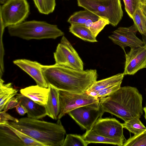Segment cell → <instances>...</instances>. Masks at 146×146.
Listing matches in <instances>:
<instances>
[{
  "label": "cell",
  "mask_w": 146,
  "mask_h": 146,
  "mask_svg": "<svg viewBox=\"0 0 146 146\" xmlns=\"http://www.w3.org/2000/svg\"><path fill=\"white\" fill-rule=\"evenodd\" d=\"M138 31L134 24L127 27H119L114 31L109 38L115 44L120 46L124 50L127 47L131 48L142 46L143 41L137 37Z\"/></svg>",
  "instance_id": "30bf717a"
},
{
  "label": "cell",
  "mask_w": 146,
  "mask_h": 146,
  "mask_svg": "<svg viewBox=\"0 0 146 146\" xmlns=\"http://www.w3.org/2000/svg\"><path fill=\"white\" fill-rule=\"evenodd\" d=\"M35 5L41 13L48 15L52 13L56 5L55 0H33Z\"/></svg>",
  "instance_id": "d4e9b609"
},
{
  "label": "cell",
  "mask_w": 146,
  "mask_h": 146,
  "mask_svg": "<svg viewBox=\"0 0 146 146\" xmlns=\"http://www.w3.org/2000/svg\"><path fill=\"white\" fill-rule=\"evenodd\" d=\"M100 17L95 18H90L88 19L86 21L84 25L87 27L89 28L93 24L97 21Z\"/></svg>",
  "instance_id": "e575fe53"
},
{
  "label": "cell",
  "mask_w": 146,
  "mask_h": 146,
  "mask_svg": "<svg viewBox=\"0 0 146 146\" xmlns=\"http://www.w3.org/2000/svg\"><path fill=\"white\" fill-rule=\"evenodd\" d=\"M125 75H133L139 70L146 68V45L131 48L125 53Z\"/></svg>",
  "instance_id": "8fae6325"
},
{
  "label": "cell",
  "mask_w": 146,
  "mask_h": 146,
  "mask_svg": "<svg viewBox=\"0 0 146 146\" xmlns=\"http://www.w3.org/2000/svg\"><path fill=\"white\" fill-rule=\"evenodd\" d=\"M0 18L5 27L19 24L27 18L30 6L27 0H9L0 7Z\"/></svg>",
  "instance_id": "8992f818"
},
{
  "label": "cell",
  "mask_w": 146,
  "mask_h": 146,
  "mask_svg": "<svg viewBox=\"0 0 146 146\" xmlns=\"http://www.w3.org/2000/svg\"><path fill=\"white\" fill-rule=\"evenodd\" d=\"M121 83L120 82L111 85L90 95L99 99L107 97L118 90L121 87Z\"/></svg>",
  "instance_id": "f1b7e54d"
},
{
  "label": "cell",
  "mask_w": 146,
  "mask_h": 146,
  "mask_svg": "<svg viewBox=\"0 0 146 146\" xmlns=\"http://www.w3.org/2000/svg\"><path fill=\"white\" fill-rule=\"evenodd\" d=\"M9 0H0V3L1 4H4L6 3Z\"/></svg>",
  "instance_id": "74e56055"
},
{
  "label": "cell",
  "mask_w": 146,
  "mask_h": 146,
  "mask_svg": "<svg viewBox=\"0 0 146 146\" xmlns=\"http://www.w3.org/2000/svg\"><path fill=\"white\" fill-rule=\"evenodd\" d=\"M124 76L123 73H118L100 80H96L90 87L86 92L90 95L111 85L122 82Z\"/></svg>",
  "instance_id": "d6986e66"
},
{
  "label": "cell",
  "mask_w": 146,
  "mask_h": 146,
  "mask_svg": "<svg viewBox=\"0 0 146 146\" xmlns=\"http://www.w3.org/2000/svg\"><path fill=\"white\" fill-rule=\"evenodd\" d=\"M134 25L142 35L146 36V17L139 7L135 11L133 19Z\"/></svg>",
  "instance_id": "cb8c5ba5"
},
{
  "label": "cell",
  "mask_w": 146,
  "mask_h": 146,
  "mask_svg": "<svg viewBox=\"0 0 146 146\" xmlns=\"http://www.w3.org/2000/svg\"><path fill=\"white\" fill-rule=\"evenodd\" d=\"M15 108L17 113L20 115H23L27 112L26 108L20 104Z\"/></svg>",
  "instance_id": "836d02e7"
},
{
  "label": "cell",
  "mask_w": 146,
  "mask_h": 146,
  "mask_svg": "<svg viewBox=\"0 0 146 146\" xmlns=\"http://www.w3.org/2000/svg\"><path fill=\"white\" fill-rule=\"evenodd\" d=\"M143 110L145 112L144 117L146 121V106L143 108Z\"/></svg>",
  "instance_id": "f35d334b"
},
{
  "label": "cell",
  "mask_w": 146,
  "mask_h": 146,
  "mask_svg": "<svg viewBox=\"0 0 146 146\" xmlns=\"http://www.w3.org/2000/svg\"><path fill=\"white\" fill-rule=\"evenodd\" d=\"M20 104L17 98L13 97L10 99L5 106L3 111H7L8 110L16 108Z\"/></svg>",
  "instance_id": "d6a6232c"
},
{
  "label": "cell",
  "mask_w": 146,
  "mask_h": 146,
  "mask_svg": "<svg viewBox=\"0 0 146 146\" xmlns=\"http://www.w3.org/2000/svg\"><path fill=\"white\" fill-rule=\"evenodd\" d=\"M20 93L35 102L45 106L48 101L49 89L38 85L30 86L20 90Z\"/></svg>",
  "instance_id": "9a60e30c"
},
{
  "label": "cell",
  "mask_w": 146,
  "mask_h": 146,
  "mask_svg": "<svg viewBox=\"0 0 146 146\" xmlns=\"http://www.w3.org/2000/svg\"><path fill=\"white\" fill-rule=\"evenodd\" d=\"M48 97L45 105L47 115L52 119L57 120L60 112L59 90L50 84L48 85Z\"/></svg>",
  "instance_id": "2e32d148"
},
{
  "label": "cell",
  "mask_w": 146,
  "mask_h": 146,
  "mask_svg": "<svg viewBox=\"0 0 146 146\" xmlns=\"http://www.w3.org/2000/svg\"><path fill=\"white\" fill-rule=\"evenodd\" d=\"M4 81L0 79V111H2L8 101L17 95L18 90L14 88L11 83L4 84Z\"/></svg>",
  "instance_id": "ffe728a7"
},
{
  "label": "cell",
  "mask_w": 146,
  "mask_h": 146,
  "mask_svg": "<svg viewBox=\"0 0 146 146\" xmlns=\"http://www.w3.org/2000/svg\"><path fill=\"white\" fill-rule=\"evenodd\" d=\"M146 146V130L125 141L123 146Z\"/></svg>",
  "instance_id": "4316f807"
},
{
  "label": "cell",
  "mask_w": 146,
  "mask_h": 146,
  "mask_svg": "<svg viewBox=\"0 0 146 146\" xmlns=\"http://www.w3.org/2000/svg\"><path fill=\"white\" fill-rule=\"evenodd\" d=\"M135 117L125 121L122 123L123 128L128 130L134 135L139 134L146 130V127L140 120Z\"/></svg>",
  "instance_id": "603a6c76"
},
{
  "label": "cell",
  "mask_w": 146,
  "mask_h": 146,
  "mask_svg": "<svg viewBox=\"0 0 146 146\" xmlns=\"http://www.w3.org/2000/svg\"><path fill=\"white\" fill-rule=\"evenodd\" d=\"M100 17L90 11L85 9L74 13L69 17L67 22L71 24L84 25L89 19Z\"/></svg>",
  "instance_id": "7402d4cb"
},
{
  "label": "cell",
  "mask_w": 146,
  "mask_h": 146,
  "mask_svg": "<svg viewBox=\"0 0 146 146\" xmlns=\"http://www.w3.org/2000/svg\"><path fill=\"white\" fill-rule=\"evenodd\" d=\"M9 121L17 122L19 119L12 116L5 111H0V124H9Z\"/></svg>",
  "instance_id": "1f68e13d"
},
{
  "label": "cell",
  "mask_w": 146,
  "mask_h": 146,
  "mask_svg": "<svg viewBox=\"0 0 146 146\" xmlns=\"http://www.w3.org/2000/svg\"><path fill=\"white\" fill-rule=\"evenodd\" d=\"M122 123L115 118H99L92 130L97 134L108 138L125 139Z\"/></svg>",
  "instance_id": "7c38bea8"
},
{
  "label": "cell",
  "mask_w": 146,
  "mask_h": 146,
  "mask_svg": "<svg viewBox=\"0 0 146 146\" xmlns=\"http://www.w3.org/2000/svg\"><path fill=\"white\" fill-rule=\"evenodd\" d=\"M143 41L144 45H146V36L143 35Z\"/></svg>",
  "instance_id": "8d00e7d4"
},
{
  "label": "cell",
  "mask_w": 146,
  "mask_h": 146,
  "mask_svg": "<svg viewBox=\"0 0 146 146\" xmlns=\"http://www.w3.org/2000/svg\"><path fill=\"white\" fill-rule=\"evenodd\" d=\"M82 136L88 144L92 143H102L123 146L125 141V139L110 138L98 135L92 129L86 131Z\"/></svg>",
  "instance_id": "ac0fdd59"
},
{
  "label": "cell",
  "mask_w": 146,
  "mask_h": 146,
  "mask_svg": "<svg viewBox=\"0 0 146 146\" xmlns=\"http://www.w3.org/2000/svg\"><path fill=\"white\" fill-rule=\"evenodd\" d=\"M8 31L10 36L27 40L55 39L64 35L57 25L45 21L36 20L23 22L17 25L8 27Z\"/></svg>",
  "instance_id": "277c9868"
},
{
  "label": "cell",
  "mask_w": 146,
  "mask_h": 146,
  "mask_svg": "<svg viewBox=\"0 0 146 146\" xmlns=\"http://www.w3.org/2000/svg\"><path fill=\"white\" fill-rule=\"evenodd\" d=\"M58 91L60 112L58 119L75 109L100 102L99 98L90 95L86 92L78 94L62 90Z\"/></svg>",
  "instance_id": "ba28073f"
},
{
  "label": "cell",
  "mask_w": 146,
  "mask_h": 146,
  "mask_svg": "<svg viewBox=\"0 0 146 146\" xmlns=\"http://www.w3.org/2000/svg\"><path fill=\"white\" fill-rule=\"evenodd\" d=\"M78 6L108 20L115 27L123 15L120 0H77Z\"/></svg>",
  "instance_id": "5b68a950"
},
{
  "label": "cell",
  "mask_w": 146,
  "mask_h": 146,
  "mask_svg": "<svg viewBox=\"0 0 146 146\" xmlns=\"http://www.w3.org/2000/svg\"><path fill=\"white\" fill-rule=\"evenodd\" d=\"M55 63L74 69L83 70L84 63L77 51L63 36L54 53Z\"/></svg>",
  "instance_id": "52a82bcc"
},
{
  "label": "cell",
  "mask_w": 146,
  "mask_h": 146,
  "mask_svg": "<svg viewBox=\"0 0 146 146\" xmlns=\"http://www.w3.org/2000/svg\"><path fill=\"white\" fill-rule=\"evenodd\" d=\"M110 23L107 20L102 18L94 22L89 28L94 35L96 37L105 27Z\"/></svg>",
  "instance_id": "4dcf8cb0"
},
{
  "label": "cell",
  "mask_w": 146,
  "mask_h": 146,
  "mask_svg": "<svg viewBox=\"0 0 146 146\" xmlns=\"http://www.w3.org/2000/svg\"><path fill=\"white\" fill-rule=\"evenodd\" d=\"M125 10L129 17L133 20L134 13L139 7L141 0H123Z\"/></svg>",
  "instance_id": "f546056e"
},
{
  "label": "cell",
  "mask_w": 146,
  "mask_h": 146,
  "mask_svg": "<svg viewBox=\"0 0 146 146\" xmlns=\"http://www.w3.org/2000/svg\"><path fill=\"white\" fill-rule=\"evenodd\" d=\"M69 32L83 40L91 42H98L90 29L84 25L72 24L69 28Z\"/></svg>",
  "instance_id": "44dd1931"
},
{
  "label": "cell",
  "mask_w": 146,
  "mask_h": 146,
  "mask_svg": "<svg viewBox=\"0 0 146 146\" xmlns=\"http://www.w3.org/2000/svg\"><path fill=\"white\" fill-rule=\"evenodd\" d=\"M88 145L82 136L68 134L66 135L62 146H87Z\"/></svg>",
  "instance_id": "484cf974"
},
{
  "label": "cell",
  "mask_w": 146,
  "mask_h": 146,
  "mask_svg": "<svg viewBox=\"0 0 146 146\" xmlns=\"http://www.w3.org/2000/svg\"><path fill=\"white\" fill-rule=\"evenodd\" d=\"M146 2V1L145 2Z\"/></svg>",
  "instance_id": "60d3db41"
},
{
  "label": "cell",
  "mask_w": 146,
  "mask_h": 146,
  "mask_svg": "<svg viewBox=\"0 0 146 146\" xmlns=\"http://www.w3.org/2000/svg\"><path fill=\"white\" fill-rule=\"evenodd\" d=\"M0 146H24L9 124H0Z\"/></svg>",
  "instance_id": "e0dca14e"
},
{
  "label": "cell",
  "mask_w": 146,
  "mask_h": 146,
  "mask_svg": "<svg viewBox=\"0 0 146 146\" xmlns=\"http://www.w3.org/2000/svg\"><path fill=\"white\" fill-rule=\"evenodd\" d=\"M141 1L143 2H145L146 1V0H141Z\"/></svg>",
  "instance_id": "ab89813d"
},
{
  "label": "cell",
  "mask_w": 146,
  "mask_h": 146,
  "mask_svg": "<svg viewBox=\"0 0 146 146\" xmlns=\"http://www.w3.org/2000/svg\"><path fill=\"white\" fill-rule=\"evenodd\" d=\"M42 72L48 84L59 90L82 94L97 80L95 69L79 70L55 64L42 65Z\"/></svg>",
  "instance_id": "6da1fadb"
},
{
  "label": "cell",
  "mask_w": 146,
  "mask_h": 146,
  "mask_svg": "<svg viewBox=\"0 0 146 146\" xmlns=\"http://www.w3.org/2000/svg\"><path fill=\"white\" fill-rule=\"evenodd\" d=\"M139 7L146 17V2L141 1Z\"/></svg>",
  "instance_id": "d590c367"
},
{
  "label": "cell",
  "mask_w": 146,
  "mask_h": 146,
  "mask_svg": "<svg viewBox=\"0 0 146 146\" xmlns=\"http://www.w3.org/2000/svg\"><path fill=\"white\" fill-rule=\"evenodd\" d=\"M103 114L99 102L80 107L68 113L81 127L86 131L92 129Z\"/></svg>",
  "instance_id": "9c48e42d"
},
{
  "label": "cell",
  "mask_w": 146,
  "mask_h": 146,
  "mask_svg": "<svg viewBox=\"0 0 146 146\" xmlns=\"http://www.w3.org/2000/svg\"><path fill=\"white\" fill-rule=\"evenodd\" d=\"M142 101V95L137 88L125 86L100 98L99 104L104 113H110L126 121L140 118L143 113Z\"/></svg>",
  "instance_id": "7a4b0ae2"
},
{
  "label": "cell",
  "mask_w": 146,
  "mask_h": 146,
  "mask_svg": "<svg viewBox=\"0 0 146 146\" xmlns=\"http://www.w3.org/2000/svg\"><path fill=\"white\" fill-rule=\"evenodd\" d=\"M16 97L20 104L27 109V117L39 119L47 115L45 106L40 105L21 94H18Z\"/></svg>",
  "instance_id": "5bb4252c"
},
{
  "label": "cell",
  "mask_w": 146,
  "mask_h": 146,
  "mask_svg": "<svg viewBox=\"0 0 146 146\" xmlns=\"http://www.w3.org/2000/svg\"><path fill=\"white\" fill-rule=\"evenodd\" d=\"M9 124L44 146H62L65 139L66 131L60 119L53 123L24 117Z\"/></svg>",
  "instance_id": "3957f363"
},
{
  "label": "cell",
  "mask_w": 146,
  "mask_h": 146,
  "mask_svg": "<svg viewBox=\"0 0 146 146\" xmlns=\"http://www.w3.org/2000/svg\"><path fill=\"white\" fill-rule=\"evenodd\" d=\"M9 125L11 128L19 137L24 146H44L43 144L32 137Z\"/></svg>",
  "instance_id": "83f0119b"
},
{
  "label": "cell",
  "mask_w": 146,
  "mask_h": 146,
  "mask_svg": "<svg viewBox=\"0 0 146 146\" xmlns=\"http://www.w3.org/2000/svg\"><path fill=\"white\" fill-rule=\"evenodd\" d=\"M13 63L30 76L37 85L43 87H48L42 72L41 64L36 61L25 59L15 60Z\"/></svg>",
  "instance_id": "4fadbf2b"
}]
</instances>
